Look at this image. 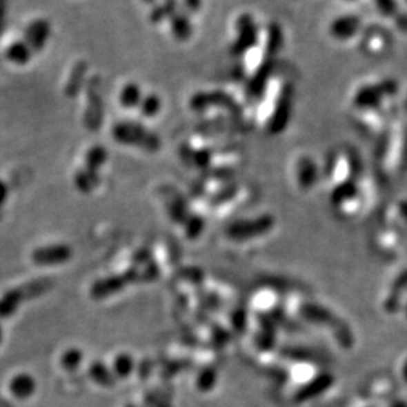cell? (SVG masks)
Segmentation results:
<instances>
[{
    "instance_id": "5",
    "label": "cell",
    "mask_w": 407,
    "mask_h": 407,
    "mask_svg": "<svg viewBox=\"0 0 407 407\" xmlns=\"http://www.w3.org/2000/svg\"><path fill=\"white\" fill-rule=\"evenodd\" d=\"M73 250L69 245L53 244L40 246L31 252L32 262L37 266H57L70 261Z\"/></svg>"
},
{
    "instance_id": "18",
    "label": "cell",
    "mask_w": 407,
    "mask_h": 407,
    "mask_svg": "<svg viewBox=\"0 0 407 407\" xmlns=\"http://www.w3.org/2000/svg\"><path fill=\"white\" fill-rule=\"evenodd\" d=\"M95 172L89 170H81L75 176V184L81 192H90L95 187Z\"/></svg>"
},
{
    "instance_id": "2",
    "label": "cell",
    "mask_w": 407,
    "mask_h": 407,
    "mask_svg": "<svg viewBox=\"0 0 407 407\" xmlns=\"http://www.w3.org/2000/svg\"><path fill=\"white\" fill-rule=\"evenodd\" d=\"M235 39L230 44V53L235 57H242L257 47L259 40V28L251 14H241L235 19Z\"/></svg>"
},
{
    "instance_id": "11",
    "label": "cell",
    "mask_w": 407,
    "mask_h": 407,
    "mask_svg": "<svg viewBox=\"0 0 407 407\" xmlns=\"http://www.w3.org/2000/svg\"><path fill=\"white\" fill-rule=\"evenodd\" d=\"M143 92H141V88L137 83V82H127L121 92H119V103L122 108L125 109H134V108H139L141 105V99H143Z\"/></svg>"
},
{
    "instance_id": "9",
    "label": "cell",
    "mask_w": 407,
    "mask_h": 407,
    "mask_svg": "<svg viewBox=\"0 0 407 407\" xmlns=\"http://www.w3.org/2000/svg\"><path fill=\"white\" fill-rule=\"evenodd\" d=\"M8 389L17 399H28L36 392V379L28 373H19L10 379Z\"/></svg>"
},
{
    "instance_id": "16",
    "label": "cell",
    "mask_w": 407,
    "mask_h": 407,
    "mask_svg": "<svg viewBox=\"0 0 407 407\" xmlns=\"http://www.w3.org/2000/svg\"><path fill=\"white\" fill-rule=\"evenodd\" d=\"M106 157H108V154H106V150L103 147L95 146L93 148H90L89 152L86 154V157H85L86 170L95 172L105 163Z\"/></svg>"
},
{
    "instance_id": "3",
    "label": "cell",
    "mask_w": 407,
    "mask_h": 407,
    "mask_svg": "<svg viewBox=\"0 0 407 407\" xmlns=\"http://www.w3.org/2000/svg\"><path fill=\"white\" fill-rule=\"evenodd\" d=\"M112 137L118 143L143 147L146 150H157L159 147L157 135L135 122H121L114 126Z\"/></svg>"
},
{
    "instance_id": "22",
    "label": "cell",
    "mask_w": 407,
    "mask_h": 407,
    "mask_svg": "<svg viewBox=\"0 0 407 407\" xmlns=\"http://www.w3.org/2000/svg\"><path fill=\"white\" fill-rule=\"evenodd\" d=\"M181 1L189 12H197L203 7V0H181Z\"/></svg>"
},
{
    "instance_id": "26",
    "label": "cell",
    "mask_w": 407,
    "mask_h": 407,
    "mask_svg": "<svg viewBox=\"0 0 407 407\" xmlns=\"http://www.w3.org/2000/svg\"><path fill=\"white\" fill-rule=\"evenodd\" d=\"M1 341H3V328L0 326V344H1Z\"/></svg>"
},
{
    "instance_id": "7",
    "label": "cell",
    "mask_w": 407,
    "mask_h": 407,
    "mask_svg": "<svg viewBox=\"0 0 407 407\" xmlns=\"http://www.w3.org/2000/svg\"><path fill=\"white\" fill-rule=\"evenodd\" d=\"M274 72V59L265 57L246 83V93L251 99H259L266 90L268 81Z\"/></svg>"
},
{
    "instance_id": "14",
    "label": "cell",
    "mask_w": 407,
    "mask_h": 407,
    "mask_svg": "<svg viewBox=\"0 0 407 407\" xmlns=\"http://www.w3.org/2000/svg\"><path fill=\"white\" fill-rule=\"evenodd\" d=\"M161 106H163V102L160 97L157 93H148V95H143V99L139 105V109H141L139 111L147 118H154L160 112Z\"/></svg>"
},
{
    "instance_id": "20",
    "label": "cell",
    "mask_w": 407,
    "mask_h": 407,
    "mask_svg": "<svg viewBox=\"0 0 407 407\" xmlns=\"http://www.w3.org/2000/svg\"><path fill=\"white\" fill-rule=\"evenodd\" d=\"M377 10L386 17H397L399 15V4L397 0H375Z\"/></svg>"
},
{
    "instance_id": "6",
    "label": "cell",
    "mask_w": 407,
    "mask_h": 407,
    "mask_svg": "<svg viewBox=\"0 0 407 407\" xmlns=\"http://www.w3.org/2000/svg\"><path fill=\"white\" fill-rule=\"evenodd\" d=\"M362 30V20L355 14L337 16L329 23V36L340 43H346L356 37Z\"/></svg>"
},
{
    "instance_id": "15",
    "label": "cell",
    "mask_w": 407,
    "mask_h": 407,
    "mask_svg": "<svg viewBox=\"0 0 407 407\" xmlns=\"http://www.w3.org/2000/svg\"><path fill=\"white\" fill-rule=\"evenodd\" d=\"M118 287H119L118 278L98 281L92 286V297L95 299L105 298L108 295L114 294L115 291H118Z\"/></svg>"
},
{
    "instance_id": "17",
    "label": "cell",
    "mask_w": 407,
    "mask_h": 407,
    "mask_svg": "<svg viewBox=\"0 0 407 407\" xmlns=\"http://www.w3.org/2000/svg\"><path fill=\"white\" fill-rule=\"evenodd\" d=\"M82 359H83V355H82V352L79 349L70 348V349L63 352L60 362H61V366L65 370H75L81 365Z\"/></svg>"
},
{
    "instance_id": "27",
    "label": "cell",
    "mask_w": 407,
    "mask_h": 407,
    "mask_svg": "<svg viewBox=\"0 0 407 407\" xmlns=\"http://www.w3.org/2000/svg\"><path fill=\"white\" fill-rule=\"evenodd\" d=\"M405 377H406V379H407V368H406V369H405Z\"/></svg>"
},
{
    "instance_id": "19",
    "label": "cell",
    "mask_w": 407,
    "mask_h": 407,
    "mask_svg": "<svg viewBox=\"0 0 407 407\" xmlns=\"http://www.w3.org/2000/svg\"><path fill=\"white\" fill-rule=\"evenodd\" d=\"M366 47L373 53V54H378L382 53V50H385V48L388 47V39L386 34L379 33V32H375L373 34H370L366 40Z\"/></svg>"
},
{
    "instance_id": "13",
    "label": "cell",
    "mask_w": 407,
    "mask_h": 407,
    "mask_svg": "<svg viewBox=\"0 0 407 407\" xmlns=\"http://www.w3.org/2000/svg\"><path fill=\"white\" fill-rule=\"evenodd\" d=\"M248 225V228L242 224V225H237L233 226V229L230 230V235H233L235 238H246V235H258L267 230L271 224L268 222V219H261L258 221H252V222H245Z\"/></svg>"
},
{
    "instance_id": "10",
    "label": "cell",
    "mask_w": 407,
    "mask_h": 407,
    "mask_svg": "<svg viewBox=\"0 0 407 407\" xmlns=\"http://www.w3.org/2000/svg\"><path fill=\"white\" fill-rule=\"evenodd\" d=\"M26 299V292L21 288H15L7 291L0 298V319H7L15 315L20 304Z\"/></svg>"
},
{
    "instance_id": "24",
    "label": "cell",
    "mask_w": 407,
    "mask_h": 407,
    "mask_svg": "<svg viewBox=\"0 0 407 407\" xmlns=\"http://www.w3.org/2000/svg\"><path fill=\"white\" fill-rule=\"evenodd\" d=\"M161 3L170 8L171 11H177L179 10V0H161Z\"/></svg>"
},
{
    "instance_id": "25",
    "label": "cell",
    "mask_w": 407,
    "mask_h": 407,
    "mask_svg": "<svg viewBox=\"0 0 407 407\" xmlns=\"http://www.w3.org/2000/svg\"><path fill=\"white\" fill-rule=\"evenodd\" d=\"M143 1L147 3V4H150V6H152V7L157 3V0H143Z\"/></svg>"
},
{
    "instance_id": "12",
    "label": "cell",
    "mask_w": 407,
    "mask_h": 407,
    "mask_svg": "<svg viewBox=\"0 0 407 407\" xmlns=\"http://www.w3.org/2000/svg\"><path fill=\"white\" fill-rule=\"evenodd\" d=\"M284 36L279 24L272 23L268 26L266 32V41H265V57L274 59L283 47Z\"/></svg>"
},
{
    "instance_id": "23",
    "label": "cell",
    "mask_w": 407,
    "mask_h": 407,
    "mask_svg": "<svg viewBox=\"0 0 407 407\" xmlns=\"http://www.w3.org/2000/svg\"><path fill=\"white\" fill-rule=\"evenodd\" d=\"M8 195H10V190H8V186L0 180V208L7 203L8 200Z\"/></svg>"
},
{
    "instance_id": "8",
    "label": "cell",
    "mask_w": 407,
    "mask_h": 407,
    "mask_svg": "<svg viewBox=\"0 0 407 407\" xmlns=\"http://www.w3.org/2000/svg\"><path fill=\"white\" fill-rule=\"evenodd\" d=\"M170 23V31L172 33L173 37L177 41H188L193 34V26L190 23V19L186 11H175L172 15L168 19Z\"/></svg>"
},
{
    "instance_id": "21",
    "label": "cell",
    "mask_w": 407,
    "mask_h": 407,
    "mask_svg": "<svg viewBox=\"0 0 407 407\" xmlns=\"http://www.w3.org/2000/svg\"><path fill=\"white\" fill-rule=\"evenodd\" d=\"M131 359H127L125 356L122 357H118L115 361V369L118 373H121L122 376H126L125 373H127L128 370H131Z\"/></svg>"
},
{
    "instance_id": "4",
    "label": "cell",
    "mask_w": 407,
    "mask_h": 407,
    "mask_svg": "<svg viewBox=\"0 0 407 407\" xmlns=\"http://www.w3.org/2000/svg\"><path fill=\"white\" fill-rule=\"evenodd\" d=\"M294 95H295L294 85L291 82H284L279 90V95L277 97L272 114L270 117V122H268L270 132L281 134L290 123L292 106H294Z\"/></svg>"
},
{
    "instance_id": "1",
    "label": "cell",
    "mask_w": 407,
    "mask_h": 407,
    "mask_svg": "<svg viewBox=\"0 0 407 407\" xmlns=\"http://www.w3.org/2000/svg\"><path fill=\"white\" fill-rule=\"evenodd\" d=\"M398 92V83L394 79H381L365 83L353 95L355 108L361 110H376L386 98Z\"/></svg>"
},
{
    "instance_id": "28",
    "label": "cell",
    "mask_w": 407,
    "mask_h": 407,
    "mask_svg": "<svg viewBox=\"0 0 407 407\" xmlns=\"http://www.w3.org/2000/svg\"><path fill=\"white\" fill-rule=\"evenodd\" d=\"M345 1H356V0H345Z\"/></svg>"
}]
</instances>
